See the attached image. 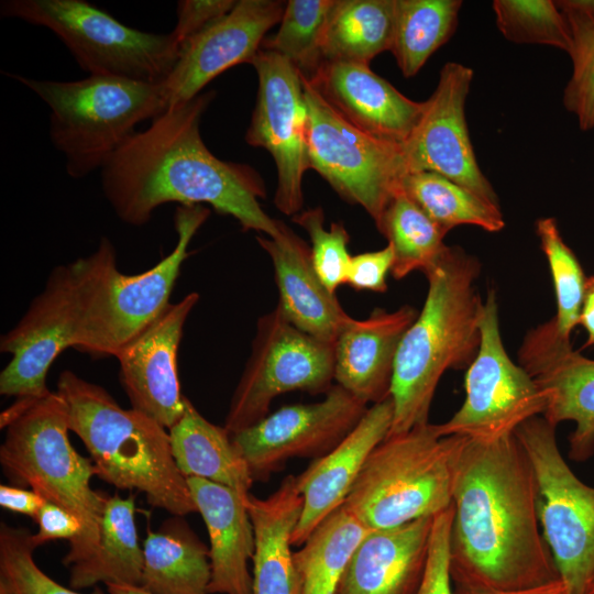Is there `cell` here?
<instances>
[{"label":"cell","instance_id":"4","mask_svg":"<svg viewBox=\"0 0 594 594\" xmlns=\"http://www.w3.org/2000/svg\"><path fill=\"white\" fill-rule=\"evenodd\" d=\"M56 392L66 403L69 429L86 446L99 479L142 493L152 507L173 516L197 512L166 428L142 411L122 408L103 387L68 370L61 373Z\"/></svg>","mask_w":594,"mask_h":594},{"label":"cell","instance_id":"49","mask_svg":"<svg viewBox=\"0 0 594 594\" xmlns=\"http://www.w3.org/2000/svg\"><path fill=\"white\" fill-rule=\"evenodd\" d=\"M109 594H151L140 586L108 584Z\"/></svg>","mask_w":594,"mask_h":594},{"label":"cell","instance_id":"27","mask_svg":"<svg viewBox=\"0 0 594 594\" xmlns=\"http://www.w3.org/2000/svg\"><path fill=\"white\" fill-rule=\"evenodd\" d=\"M302 504L294 475L285 477L267 498L249 495L246 508L255 538L253 594H301L290 547Z\"/></svg>","mask_w":594,"mask_h":594},{"label":"cell","instance_id":"25","mask_svg":"<svg viewBox=\"0 0 594 594\" xmlns=\"http://www.w3.org/2000/svg\"><path fill=\"white\" fill-rule=\"evenodd\" d=\"M256 241L273 262L277 307L285 318L302 332L334 344L351 317L319 278L310 246L282 221L277 238L257 235Z\"/></svg>","mask_w":594,"mask_h":594},{"label":"cell","instance_id":"28","mask_svg":"<svg viewBox=\"0 0 594 594\" xmlns=\"http://www.w3.org/2000/svg\"><path fill=\"white\" fill-rule=\"evenodd\" d=\"M168 432L174 460L185 477H200L250 495L254 479L231 435L208 421L188 398L183 416Z\"/></svg>","mask_w":594,"mask_h":594},{"label":"cell","instance_id":"12","mask_svg":"<svg viewBox=\"0 0 594 594\" xmlns=\"http://www.w3.org/2000/svg\"><path fill=\"white\" fill-rule=\"evenodd\" d=\"M332 380L334 344L297 329L276 306L257 321L224 428L232 436L266 417L275 397L293 391L327 393Z\"/></svg>","mask_w":594,"mask_h":594},{"label":"cell","instance_id":"39","mask_svg":"<svg viewBox=\"0 0 594 594\" xmlns=\"http://www.w3.org/2000/svg\"><path fill=\"white\" fill-rule=\"evenodd\" d=\"M492 9L501 34L516 44L571 48L568 21L552 0H494Z\"/></svg>","mask_w":594,"mask_h":594},{"label":"cell","instance_id":"38","mask_svg":"<svg viewBox=\"0 0 594 594\" xmlns=\"http://www.w3.org/2000/svg\"><path fill=\"white\" fill-rule=\"evenodd\" d=\"M535 228L550 268L557 302V314L550 321L558 336L570 341L573 329L579 324L586 277L554 218H539Z\"/></svg>","mask_w":594,"mask_h":594},{"label":"cell","instance_id":"3","mask_svg":"<svg viewBox=\"0 0 594 594\" xmlns=\"http://www.w3.org/2000/svg\"><path fill=\"white\" fill-rule=\"evenodd\" d=\"M480 271L476 257L459 246H447L425 273L428 292L422 310L404 334L394 363L388 436L429 424L443 373L468 369L476 356L484 305L474 285Z\"/></svg>","mask_w":594,"mask_h":594},{"label":"cell","instance_id":"40","mask_svg":"<svg viewBox=\"0 0 594 594\" xmlns=\"http://www.w3.org/2000/svg\"><path fill=\"white\" fill-rule=\"evenodd\" d=\"M25 528L1 524L0 580L13 594H81L46 575L35 563L36 546ZM90 594H103L98 587Z\"/></svg>","mask_w":594,"mask_h":594},{"label":"cell","instance_id":"17","mask_svg":"<svg viewBox=\"0 0 594 594\" xmlns=\"http://www.w3.org/2000/svg\"><path fill=\"white\" fill-rule=\"evenodd\" d=\"M366 409L334 385L322 400L284 406L231 438L253 479H262L293 458L324 455L354 429Z\"/></svg>","mask_w":594,"mask_h":594},{"label":"cell","instance_id":"37","mask_svg":"<svg viewBox=\"0 0 594 594\" xmlns=\"http://www.w3.org/2000/svg\"><path fill=\"white\" fill-rule=\"evenodd\" d=\"M334 0H289L278 31L265 37L261 48L290 62L305 79H310L323 63L321 43L328 14Z\"/></svg>","mask_w":594,"mask_h":594},{"label":"cell","instance_id":"2","mask_svg":"<svg viewBox=\"0 0 594 594\" xmlns=\"http://www.w3.org/2000/svg\"><path fill=\"white\" fill-rule=\"evenodd\" d=\"M215 95L201 92L168 108L103 165L102 191L121 221L141 227L162 205L208 204L237 219L244 231L280 234V221L258 202L265 197L261 176L246 164L218 158L201 138V118Z\"/></svg>","mask_w":594,"mask_h":594},{"label":"cell","instance_id":"33","mask_svg":"<svg viewBox=\"0 0 594 594\" xmlns=\"http://www.w3.org/2000/svg\"><path fill=\"white\" fill-rule=\"evenodd\" d=\"M461 0H395L391 52L406 78L414 77L454 34Z\"/></svg>","mask_w":594,"mask_h":594},{"label":"cell","instance_id":"8","mask_svg":"<svg viewBox=\"0 0 594 594\" xmlns=\"http://www.w3.org/2000/svg\"><path fill=\"white\" fill-rule=\"evenodd\" d=\"M465 437H439L432 424L387 436L369 455L343 505L370 529L433 517L453 504Z\"/></svg>","mask_w":594,"mask_h":594},{"label":"cell","instance_id":"48","mask_svg":"<svg viewBox=\"0 0 594 594\" xmlns=\"http://www.w3.org/2000/svg\"><path fill=\"white\" fill-rule=\"evenodd\" d=\"M581 324L587 332V340L582 346L594 345V275L586 278L584 298L579 318Z\"/></svg>","mask_w":594,"mask_h":594},{"label":"cell","instance_id":"11","mask_svg":"<svg viewBox=\"0 0 594 594\" xmlns=\"http://www.w3.org/2000/svg\"><path fill=\"white\" fill-rule=\"evenodd\" d=\"M532 464L539 521L566 594H586L594 575V488L562 457L556 427L536 416L515 430Z\"/></svg>","mask_w":594,"mask_h":594},{"label":"cell","instance_id":"43","mask_svg":"<svg viewBox=\"0 0 594 594\" xmlns=\"http://www.w3.org/2000/svg\"><path fill=\"white\" fill-rule=\"evenodd\" d=\"M394 262L393 249L385 248L351 256L345 284L355 290L384 293L387 290V274Z\"/></svg>","mask_w":594,"mask_h":594},{"label":"cell","instance_id":"16","mask_svg":"<svg viewBox=\"0 0 594 594\" xmlns=\"http://www.w3.org/2000/svg\"><path fill=\"white\" fill-rule=\"evenodd\" d=\"M474 78L471 67L446 63L424 113L403 144L409 173L432 172L499 207L494 187L479 166L466 123L465 105ZM408 173V174H409Z\"/></svg>","mask_w":594,"mask_h":594},{"label":"cell","instance_id":"30","mask_svg":"<svg viewBox=\"0 0 594 594\" xmlns=\"http://www.w3.org/2000/svg\"><path fill=\"white\" fill-rule=\"evenodd\" d=\"M143 548L139 543L134 496H109L100 529L99 547L90 560L70 566L72 588L98 583L140 586Z\"/></svg>","mask_w":594,"mask_h":594},{"label":"cell","instance_id":"42","mask_svg":"<svg viewBox=\"0 0 594 594\" xmlns=\"http://www.w3.org/2000/svg\"><path fill=\"white\" fill-rule=\"evenodd\" d=\"M453 504L433 516L428 559L417 594H454L450 574V534Z\"/></svg>","mask_w":594,"mask_h":594},{"label":"cell","instance_id":"6","mask_svg":"<svg viewBox=\"0 0 594 594\" xmlns=\"http://www.w3.org/2000/svg\"><path fill=\"white\" fill-rule=\"evenodd\" d=\"M112 242L101 238L86 257L52 270L43 290L0 340L11 360L0 373V394L36 398L50 392L47 372L66 349H78L90 312L117 270Z\"/></svg>","mask_w":594,"mask_h":594},{"label":"cell","instance_id":"36","mask_svg":"<svg viewBox=\"0 0 594 594\" xmlns=\"http://www.w3.org/2000/svg\"><path fill=\"white\" fill-rule=\"evenodd\" d=\"M571 32L572 73L562 103L582 131L594 129V0H560Z\"/></svg>","mask_w":594,"mask_h":594},{"label":"cell","instance_id":"26","mask_svg":"<svg viewBox=\"0 0 594 594\" xmlns=\"http://www.w3.org/2000/svg\"><path fill=\"white\" fill-rule=\"evenodd\" d=\"M186 480L209 535L208 593L253 594L248 562L254 556L255 538L246 508L249 496L200 477Z\"/></svg>","mask_w":594,"mask_h":594},{"label":"cell","instance_id":"51","mask_svg":"<svg viewBox=\"0 0 594 594\" xmlns=\"http://www.w3.org/2000/svg\"><path fill=\"white\" fill-rule=\"evenodd\" d=\"M586 594H594V575L593 578L591 579V582L588 584V587H587V593Z\"/></svg>","mask_w":594,"mask_h":594},{"label":"cell","instance_id":"31","mask_svg":"<svg viewBox=\"0 0 594 594\" xmlns=\"http://www.w3.org/2000/svg\"><path fill=\"white\" fill-rule=\"evenodd\" d=\"M395 24V0H334L322 35L323 62L370 65L389 51Z\"/></svg>","mask_w":594,"mask_h":594},{"label":"cell","instance_id":"35","mask_svg":"<svg viewBox=\"0 0 594 594\" xmlns=\"http://www.w3.org/2000/svg\"><path fill=\"white\" fill-rule=\"evenodd\" d=\"M376 228L393 249L395 279L415 271L426 273L448 246L443 243L447 233L403 190L393 197Z\"/></svg>","mask_w":594,"mask_h":594},{"label":"cell","instance_id":"46","mask_svg":"<svg viewBox=\"0 0 594 594\" xmlns=\"http://www.w3.org/2000/svg\"><path fill=\"white\" fill-rule=\"evenodd\" d=\"M45 499L33 490L28 491L15 485H0V505L2 508L23 514L35 520Z\"/></svg>","mask_w":594,"mask_h":594},{"label":"cell","instance_id":"5","mask_svg":"<svg viewBox=\"0 0 594 594\" xmlns=\"http://www.w3.org/2000/svg\"><path fill=\"white\" fill-rule=\"evenodd\" d=\"M6 428L0 447V464L15 486L31 487L46 502L74 514L81 524L63 559L66 566L84 563L96 554L108 495L95 491L96 475L91 459L72 446L68 411L57 392L36 398H19L1 413Z\"/></svg>","mask_w":594,"mask_h":594},{"label":"cell","instance_id":"50","mask_svg":"<svg viewBox=\"0 0 594 594\" xmlns=\"http://www.w3.org/2000/svg\"><path fill=\"white\" fill-rule=\"evenodd\" d=\"M0 594H13L2 580H0Z\"/></svg>","mask_w":594,"mask_h":594},{"label":"cell","instance_id":"9","mask_svg":"<svg viewBox=\"0 0 594 594\" xmlns=\"http://www.w3.org/2000/svg\"><path fill=\"white\" fill-rule=\"evenodd\" d=\"M0 14L52 31L89 76L162 84L178 58L172 33L130 28L85 0H4Z\"/></svg>","mask_w":594,"mask_h":594},{"label":"cell","instance_id":"19","mask_svg":"<svg viewBox=\"0 0 594 594\" xmlns=\"http://www.w3.org/2000/svg\"><path fill=\"white\" fill-rule=\"evenodd\" d=\"M519 365L546 400L542 417L553 427L571 420L569 457L578 462L594 454V360L574 351L551 321L527 332L518 351Z\"/></svg>","mask_w":594,"mask_h":594},{"label":"cell","instance_id":"1","mask_svg":"<svg viewBox=\"0 0 594 594\" xmlns=\"http://www.w3.org/2000/svg\"><path fill=\"white\" fill-rule=\"evenodd\" d=\"M453 507L455 586L514 591L560 579L540 531L536 474L515 433L488 441L465 438Z\"/></svg>","mask_w":594,"mask_h":594},{"label":"cell","instance_id":"34","mask_svg":"<svg viewBox=\"0 0 594 594\" xmlns=\"http://www.w3.org/2000/svg\"><path fill=\"white\" fill-rule=\"evenodd\" d=\"M402 190L446 233L459 226H475L487 232L505 227L499 207L437 173H409Z\"/></svg>","mask_w":594,"mask_h":594},{"label":"cell","instance_id":"7","mask_svg":"<svg viewBox=\"0 0 594 594\" xmlns=\"http://www.w3.org/2000/svg\"><path fill=\"white\" fill-rule=\"evenodd\" d=\"M50 108L48 135L76 179L101 170L136 131L168 108L162 84L111 76L43 80L10 74Z\"/></svg>","mask_w":594,"mask_h":594},{"label":"cell","instance_id":"23","mask_svg":"<svg viewBox=\"0 0 594 594\" xmlns=\"http://www.w3.org/2000/svg\"><path fill=\"white\" fill-rule=\"evenodd\" d=\"M417 316L405 305L394 311L376 308L363 320L351 317L334 342L338 385L365 405L389 397L398 346Z\"/></svg>","mask_w":594,"mask_h":594},{"label":"cell","instance_id":"13","mask_svg":"<svg viewBox=\"0 0 594 594\" xmlns=\"http://www.w3.org/2000/svg\"><path fill=\"white\" fill-rule=\"evenodd\" d=\"M480 329V348L464 378V402L448 421L435 425L439 437L496 440L544 411L543 394L506 353L493 289L484 301Z\"/></svg>","mask_w":594,"mask_h":594},{"label":"cell","instance_id":"22","mask_svg":"<svg viewBox=\"0 0 594 594\" xmlns=\"http://www.w3.org/2000/svg\"><path fill=\"white\" fill-rule=\"evenodd\" d=\"M393 416L391 396L373 404L337 447L315 459L296 476L304 504L292 546L302 544L314 529L345 502L369 455L388 436Z\"/></svg>","mask_w":594,"mask_h":594},{"label":"cell","instance_id":"20","mask_svg":"<svg viewBox=\"0 0 594 594\" xmlns=\"http://www.w3.org/2000/svg\"><path fill=\"white\" fill-rule=\"evenodd\" d=\"M199 300L187 294L169 304L140 336L122 348L119 380L132 408L142 411L166 429L183 416L187 398L182 394L177 372V352L185 322Z\"/></svg>","mask_w":594,"mask_h":594},{"label":"cell","instance_id":"21","mask_svg":"<svg viewBox=\"0 0 594 594\" xmlns=\"http://www.w3.org/2000/svg\"><path fill=\"white\" fill-rule=\"evenodd\" d=\"M307 80L353 127L396 144L407 141L426 106L407 98L367 64L323 62Z\"/></svg>","mask_w":594,"mask_h":594},{"label":"cell","instance_id":"45","mask_svg":"<svg viewBox=\"0 0 594 594\" xmlns=\"http://www.w3.org/2000/svg\"><path fill=\"white\" fill-rule=\"evenodd\" d=\"M35 521L38 530L32 535V539L36 548L58 539H67L72 542L81 531L79 519L52 502H44Z\"/></svg>","mask_w":594,"mask_h":594},{"label":"cell","instance_id":"29","mask_svg":"<svg viewBox=\"0 0 594 594\" xmlns=\"http://www.w3.org/2000/svg\"><path fill=\"white\" fill-rule=\"evenodd\" d=\"M143 556L140 587L146 592L209 594V548L196 537L182 516L167 519L156 531H147Z\"/></svg>","mask_w":594,"mask_h":594},{"label":"cell","instance_id":"41","mask_svg":"<svg viewBox=\"0 0 594 594\" xmlns=\"http://www.w3.org/2000/svg\"><path fill=\"white\" fill-rule=\"evenodd\" d=\"M293 221L308 233L314 267L324 286L334 294L340 285L345 284L351 260L346 229L341 222H333L326 230L324 213L320 207L298 212Z\"/></svg>","mask_w":594,"mask_h":594},{"label":"cell","instance_id":"14","mask_svg":"<svg viewBox=\"0 0 594 594\" xmlns=\"http://www.w3.org/2000/svg\"><path fill=\"white\" fill-rule=\"evenodd\" d=\"M210 215L204 205L178 206L174 215L177 242L155 266L135 275L119 270L107 285L87 329L80 352L92 358L116 354L150 327L169 306L188 246Z\"/></svg>","mask_w":594,"mask_h":594},{"label":"cell","instance_id":"24","mask_svg":"<svg viewBox=\"0 0 594 594\" xmlns=\"http://www.w3.org/2000/svg\"><path fill=\"white\" fill-rule=\"evenodd\" d=\"M433 517L372 530L344 569L334 594H417Z\"/></svg>","mask_w":594,"mask_h":594},{"label":"cell","instance_id":"47","mask_svg":"<svg viewBox=\"0 0 594 594\" xmlns=\"http://www.w3.org/2000/svg\"><path fill=\"white\" fill-rule=\"evenodd\" d=\"M454 594H566V590L563 582L559 579L539 586L514 591L455 586Z\"/></svg>","mask_w":594,"mask_h":594},{"label":"cell","instance_id":"10","mask_svg":"<svg viewBox=\"0 0 594 594\" xmlns=\"http://www.w3.org/2000/svg\"><path fill=\"white\" fill-rule=\"evenodd\" d=\"M302 89L309 169L317 170L344 200L361 206L377 227L409 173L403 144L353 127L305 78Z\"/></svg>","mask_w":594,"mask_h":594},{"label":"cell","instance_id":"18","mask_svg":"<svg viewBox=\"0 0 594 594\" xmlns=\"http://www.w3.org/2000/svg\"><path fill=\"white\" fill-rule=\"evenodd\" d=\"M285 7L277 0H239L226 15L185 40L163 82L168 108L193 100L227 69L252 64Z\"/></svg>","mask_w":594,"mask_h":594},{"label":"cell","instance_id":"44","mask_svg":"<svg viewBox=\"0 0 594 594\" xmlns=\"http://www.w3.org/2000/svg\"><path fill=\"white\" fill-rule=\"evenodd\" d=\"M233 0H182L177 2L176 25L170 32L180 45L232 10Z\"/></svg>","mask_w":594,"mask_h":594},{"label":"cell","instance_id":"15","mask_svg":"<svg viewBox=\"0 0 594 594\" xmlns=\"http://www.w3.org/2000/svg\"><path fill=\"white\" fill-rule=\"evenodd\" d=\"M258 90L245 141L273 156L277 169L276 208L287 216L301 211L302 177L309 169L307 106L299 70L275 52L261 48L254 57Z\"/></svg>","mask_w":594,"mask_h":594},{"label":"cell","instance_id":"32","mask_svg":"<svg viewBox=\"0 0 594 594\" xmlns=\"http://www.w3.org/2000/svg\"><path fill=\"white\" fill-rule=\"evenodd\" d=\"M372 530L343 504L329 514L294 552L301 594H334L350 559Z\"/></svg>","mask_w":594,"mask_h":594}]
</instances>
